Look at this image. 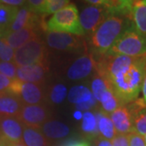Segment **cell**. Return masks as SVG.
Listing matches in <instances>:
<instances>
[{"instance_id":"cell-24","label":"cell","mask_w":146,"mask_h":146,"mask_svg":"<svg viewBox=\"0 0 146 146\" xmlns=\"http://www.w3.org/2000/svg\"><path fill=\"white\" fill-rule=\"evenodd\" d=\"M94 98L92 92L85 86H75L68 94V100L73 104H80L89 102Z\"/></svg>"},{"instance_id":"cell-20","label":"cell","mask_w":146,"mask_h":146,"mask_svg":"<svg viewBox=\"0 0 146 146\" xmlns=\"http://www.w3.org/2000/svg\"><path fill=\"white\" fill-rule=\"evenodd\" d=\"M19 7L0 3V37L5 35L13 22Z\"/></svg>"},{"instance_id":"cell-41","label":"cell","mask_w":146,"mask_h":146,"mask_svg":"<svg viewBox=\"0 0 146 146\" xmlns=\"http://www.w3.org/2000/svg\"><path fill=\"white\" fill-rule=\"evenodd\" d=\"M74 117L76 119H80L82 118V115H81V112L80 110H77L75 114H74Z\"/></svg>"},{"instance_id":"cell-14","label":"cell","mask_w":146,"mask_h":146,"mask_svg":"<svg viewBox=\"0 0 146 146\" xmlns=\"http://www.w3.org/2000/svg\"><path fill=\"white\" fill-rule=\"evenodd\" d=\"M132 117L133 131L144 136L146 135V102L142 98L127 104Z\"/></svg>"},{"instance_id":"cell-28","label":"cell","mask_w":146,"mask_h":146,"mask_svg":"<svg viewBox=\"0 0 146 146\" xmlns=\"http://www.w3.org/2000/svg\"><path fill=\"white\" fill-rule=\"evenodd\" d=\"M15 50L9 46L1 37L0 39V61L2 62H13Z\"/></svg>"},{"instance_id":"cell-23","label":"cell","mask_w":146,"mask_h":146,"mask_svg":"<svg viewBox=\"0 0 146 146\" xmlns=\"http://www.w3.org/2000/svg\"><path fill=\"white\" fill-rule=\"evenodd\" d=\"M99 102L101 104V108H102L101 110L108 115L112 113L118 107L123 106L121 102L116 97V95L114 94V92L111 89H109L102 95Z\"/></svg>"},{"instance_id":"cell-42","label":"cell","mask_w":146,"mask_h":146,"mask_svg":"<svg viewBox=\"0 0 146 146\" xmlns=\"http://www.w3.org/2000/svg\"><path fill=\"white\" fill-rule=\"evenodd\" d=\"M7 141L0 136V146H7Z\"/></svg>"},{"instance_id":"cell-34","label":"cell","mask_w":146,"mask_h":146,"mask_svg":"<svg viewBox=\"0 0 146 146\" xmlns=\"http://www.w3.org/2000/svg\"><path fill=\"white\" fill-rule=\"evenodd\" d=\"M97 104V100L94 98H93L91 100H89V102H84V103H80V104L76 105V107L77 108L78 110L80 111H88L89 109H91L93 106H96Z\"/></svg>"},{"instance_id":"cell-40","label":"cell","mask_w":146,"mask_h":146,"mask_svg":"<svg viewBox=\"0 0 146 146\" xmlns=\"http://www.w3.org/2000/svg\"><path fill=\"white\" fill-rule=\"evenodd\" d=\"M7 146H26L25 144H24V142L21 141H18V142H7Z\"/></svg>"},{"instance_id":"cell-7","label":"cell","mask_w":146,"mask_h":146,"mask_svg":"<svg viewBox=\"0 0 146 146\" xmlns=\"http://www.w3.org/2000/svg\"><path fill=\"white\" fill-rule=\"evenodd\" d=\"M46 40L50 48L58 50H76L86 46L82 36L68 33L48 31L46 33Z\"/></svg>"},{"instance_id":"cell-39","label":"cell","mask_w":146,"mask_h":146,"mask_svg":"<svg viewBox=\"0 0 146 146\" xmlns=\"http://www.w3.org/2000/svg\"><path fill=\"white\" fill-rule=\"evenodd\" d=\"M85 1L94 6H102L104 3V0H85Z\"/></svg>"},{"instance_id":"cell-4","label":"cell","mask_w":146,"mask_h":146,"mask_svg":"<svg viewBox=\"0 0 146 146\" xmlns=\"http://www.w3.org/2000/svg\"><path fill=\"white\" fill-rule=\"evenodd\" d=\"M106 54L131 57L146 55V37L140 34L131 25L119 37Z\"/></svg>"},{"instance_id":"cell-35","label":"cell","mask_w":146,"mask_h":146,"mask_svg":"<svg viewBox=\"0 0 146 146\" xmlns=\"http://www.w3.org/2000/svg\"><path fill=\"white\" fill-rule=\"evenodd\" d=\"M59 146H91L90 143L85 140H71Z\"/></svg>"},{"instance_id":"cell-30","label":"cell","mask_w":146,"mask_h":146,"mask_svg":"<svg viewBox=\"0 0 146 146\" xmlns=\"http://www.w3.org/2000/svg\"><path fill=\"white\" fill-rule=\"evenodd\" d=\"M127 138L129 146H146L144 136H141L134 131L127 134Z\"/></svg>"},{"instance_id":"cell-11","label":"cell","mask_w":146,"mask_h":146,"mask_svg":"<svg viewBox=\"0 0 146 146\" xmlns=\"http://www.w3.org/2000/svg\"><path fill=\"white\" fill-rule=\"evenodd\" d=\"M96 60L93 54H85L78 58L68 70V77L72 80H82L95 69Z\"/></svg>"},{"instance_id":"cell-25","label":"cell","mask_w":146,"mask_h":146,"mask_svg":"<svg viewBox=\"0 0 146 146\" xmlns=\"http://www.w3.org/2000/svg\"><path fill=\"white\" fill-rule=\"evenodd\" d=\"M91 89H92V94L94 98L97 100V102H99L102 95L106 91H107L111 88L109 83L104 78H102V76H100L99 75L96 73L91 82Z\"/></svg>"},{"instance_id":"cell-37","label":"cell","mask_w":146,"mask_h":146,"mask_svg":"<svg viewBox=\"0 0 146 146\" xmlns=\"http://www.w3.org/2000/svg\"><path fill=\"white\" fill-rule=\"evenodd\" d=\"M95 146H113L111 141H109L107 139H105L102 136L96 137L95 140Z\"/></svg>"},{"instance_id":"cell-38","label":"cell","mask_w":146,"mask_h":146,"mask_svg":"<svg viewBox=\"0 0 146 146\" xmlns=\"http://www.w3.org/2000/svg\"><path fill=\"white\" fill-rule=\"evenodd\" d=\"M141 91L143 94V98L142 99L145 101V102H146V72L144 77V80L142 83V87H141Z\"/></svg>"},{"instance_id":"cell-1","label":"cell","mask_w":146,"mask_h":146,"mask_svg":"<svg viewBox=\"0 0 146 146\" xmlns=\"http://www.w3.org/2000/svg\"><path fill=\"white\" fill-rule=\"evenodd\" d=\"M95 71L109 83L123 105L138 98L146 72V55L105 54L96 58Z\"/></svg>"},{"instance_id":"cell-9","label":"cell","mask_w":146,"mask_h":146,"mask_svg":"<svg viewBox=\"0 0 146 146\" xmlns=\"http://www.w3.org/2000/svg\"><path fill=\"white\" fill-rule=\"evenodd\" d=\"M17 119L24 126L40 128L49 119V112L44 106L24 105Z\"/></svg>"},{"instance_id":"cell-19","label":"cell","mask_w":146,"mask_h":146,"mask_svg":"<svg viewBox=\"0 0 146 146\" xmlns=\"http://www.w3.org/2000/svg\"><path fill=\"white\" fill-rule=\"evenodd\" d=\"M42 132L50 139H59L67 136L70 130L67 125L58 121H46L42 126Z\"/></svg>"},{"instance_id":"cell-31","label":"cell","mask_w":146,"mask_h":146,"mask_svg":"<svg viewBox=\"0 0 146 146\" xmlns=\"http://www.w3.org/2000/svg\"><path fill=\"white\" fill-rule=\"evenodd\" d=\"M12 81L13 80H11L0 73V94L9 93Z\"/></svg>"},{"instance_id":"cell-6","label":"cell","mask_w":146,"mask_h":146,"mask_svg":"<svg viewBox=\"0 0 146 146\" xmlns=\"http://www.w3.org/2000/svg\"><path fill=\"white\" fill-rule=\"evenodd\" d=\"M10 94L17 96L24 105H39L44 100V93L39 84L14 80Z\"/></svg>"},{"instance_id":"cell-3","label":"cell","mask_w":146,"mask_h":146,"mask_svg":"<svg viewBox=\"0 0 146 146\" xmlns=\"http://www.w3.org/2000/svg\"><path fill=\"white\" fill-rule=\"evenodd\" d=\"M46 31L68 33L77 36L84 35L80 24L76 6L71 3L55 12L46 23Z\"/></svg>"},{"instance_id":"cell-5","label":"cell","mask_w":146,"mask_h":146,"mask_svg":"<svg viewBox=\"0 0 146 146\" xmlns=\"http://www.w3.org/2000/svg\"><path fill=\"white\" fill-rule=\"evenodd\" d=\"M45 42L36 36L15 50L13 63L17 68L29 66L46 60Z\"/></svg>"},{"instance_id":"cell-36","label":"cell","mask_w":146,"mask_h":146,"mask_svg":"<svg viewBox=\"0 0 146 146\" xmlns=\"http://www.w3.org/2000/svg\"><path fill=\"white\" fill-rule=\"evenodd\" d=\"M26 0H0V3L5 4L7 6H11V7H19L25 4Z\"/></svg>"},{"instance_id":"cell-43","label":"cell","mask_w":146,"mask_h":146,"mask_svg":"<svg viewBox=\"0 0 146 146\" xmlns=\"http://www.w3.org/2000/svg\"><path fill=\"white\" fill-rule=\"evenodd\" d=\"M144 140H145V142L146 144V135L145 136H144Z\"/></svg>"},{"instance_id":"cell-45","label":"cell","mask_w":146,"mask_h":146,"mask_svg":"<svg viewBox=\"0 0 146 146\" xmlns=\"http://www.w3.org/2000/svg\"><path fill=\"white\" fill-rule=\"evenodd\" d=\"M132 1H133V0H132Z\"/></svg>"},{"instance_id":"cell-17","label":"cell","mask_w":146,"mask_h":146,"mask_svg":"<svg viewBox=\"0 0 146 146\" xmlns=\"http://www.w3.org/2000/svg\"><path fill=\"white\" fill-rule=\"evenodd\" d=\"M131 21L136 31L146 37V0H133Z\"/></svg>"},{"instance_id":"cell-44","label":"cell","mask_w":146,"mask_h":146,"mask_svg":"<svg viewBox=\"0 0 146 146\" xmlns=\"http://www.w3.org/2000/svg\"><path fill=\"white\" fill-rule=\"evenodd\" d=\"M0 39H1V37H0Z\"/></svg>"},{"instance_id":"cell-22","label":"cell","mask_w":146,"mask_h":146,"mask_svg":"<svg viewBox=\"0 0 146 146\" xmlns=\"http://www.w3.org/2000/svg\"><path fill=\"white\" fill-rule=\"evenodd\" d=\"M81 129L83 132L89 138L98 137L99 131L98 128V122L95 114L90 111L84 112L82 115Z\"/></svg>"},{"instance_id":"cell-12","label":"cell","mask_w":146,"mask_h":146,"mask_svg":"<svg viewBox=\"0 0 146 146\" xmlns=\"http://www.w3.org/2000/svg\"><path fill=\"white\" fill-rule=\"evenodd\" d=\"M24 125L15 117L0 118V136L7 142L22 141Z\"/></svg>"},{"instance_id":"cell-8","label":"cell","mask_w":146,"mask_h":146,"mask_svg":"<svg viewBox=\"0 0 146 146\" xmlns=\"http://www.w3.org/2000/svg\"><path fill=\"white\" fill-rule=\"evenodd\" d=\"M110 16L103 6H89L81 11L79 20L84 34H92L100 25Z\"/></svg>"},{"instance_id":"cell-29","label":"cell","mask_w":146,"mask_h":146,"mask_svg":"<svg viewBox=\"0 0 146 146\" xmlns=\"http://www.w3.org/2000/svg\"><path fill=\"white\" fill-rule=\"evenodd\" d=\"M16 70L17 67L13 62L0 61V73L11 80H16Z\"/></svg>"},{"instance_id":"cell-33","label":"cell","mask_w":146,"mask_h":146,"mask_svg":"<svg viewBox=\"0 0 146 146\" xmlns=\"http://www.w3.org/2000/svg\"><path fill=\"white\" fill-rule=\"evenodd\" d=\"M28 7L33 11L39 14V11L45 3V0H26Z\"/></svg>"},{"instance_id":"cell-13","label":"cell","mask_w":146,"mask_h":146,"mask_svg":"<svg viewBox=\"0 0 146 146\" xmlns=\"http://www.w3.org/2000/svg\"><path fill=\"white\" fill-rule=\"evenodd\" d=\"M117 134L127 135L133 131L132 117L127 105H123L110 114Z\"/></svg>"},{"instance_id":"cell-32","label":"cell","mask_w":146,"mask_h":146,"mask_svg":"<svg viewBox=\"0 0 146 146\" xmlns=\"http://www.w3.org/2000/svg\"><path fill=\"white\" fill-rule=\"evenodd\" d=\"M113 146H129L127 135L116 134V136L111 140Z\"/></svg>"},{"instance_id":"cell-2","label":"cell","mask_w":146,"mask_h":146,"mask_svg":"<svg viewBox=\"0 0 146 146\" xmlns=\"http://www.w3.org/2000/svg\"><path fill=\"white\" fill-rule=\"evenodd\" d=\"M132 25L130 17L110 15L90 35V45L98 56L108 52L115 42Z\"/></svg>"},{"instance_id":"cell-21","label":"cell","mask_w":146,"mask_h":146,"mask_svg":"<svg viewBox=\"0 0 146 146\" xmlns=\"http://www.w3.org/2000/svg\"><path fill=\"white\" fill-rule=\"evenodd\" d=\"M22 141L26 146H47L44 135L34 127H24Z\"/></svg>"},{"instance_id":"cell-16","label":"cell","mask_w":146,"mask_h":146,"mask_svg":"<svg viewBox=\"0 0 146 146\" xmlns=\"http://www.w3.org/2000/svg\"><path fill=\"white\" fill-rule=\"evenodd\" d=\"M21 100L14 94H0V118L15 117L18 118L23 107Z\"/></svg>"},{"instance_id":"cell-27","label":"cell","mask_w":146,"mask_h":146,"mask_svg":"<svg viewBox=\"0 0 146 146\" xmlns=\"http://www.w3.org/2000/svg\"><path fill=\"white\" fill-rule=\"evenodd\" d=\"M67 95V89L62 84H58L53 86L50 93V98L53 103L58 104L63 102Z\"/></svg>"},{"instance_id":"cell-18","label":"cell","mask_w":146,"mask_h":146,"mask_svg":"<svg viewBox=\"0 0 146 146\" xmlns=\"http://www.w3.org/2000/svg\"><path fill=\"white\" fill-rule=\"evenodd\" d=\"M95 116L98 122V128L102 137L111 141L116 136L114 124L110 118V115L100 109L95 112Z\"/></svg>"},{"instance_id":"cell-15","label":"cell","mask_w":146,"mask_h":146,"mask_svg":"<svg viewBox=\"0 0 146 146\" xmlns=\"http://www.w3.org/2000/svg\"><path fill=\"white\" fill-rule=\"evenodd\" d=\"M38 28L35 27H27L20 30L7 33L2 38L9 46L16 50L32 39L38 36Z\"/></svg>"},{"instance_id":"cell-10","label":"cell","mask_w":146,"mask_h":146,"mask_svg":"<svg viewBox=\"0 0 146 146\" xmlns=\"http://www.w3.org/2000/svg\"><path fill=\"white\" fill-rule=\"evenodd\" d=\"M47 72L48 64L46 60H45L29 66L17 68L16 80L23 82L40 84L45 80Z\"/></svg>"},{"instance_id":"cell-26","label":"cell","mask_w":146,"mask_h":146,"mask_svg":"<svg viewBox=\"0 0 146 146\" xmlns=\"http://www.w3.org/2000/svg\"><path fill=\"white\" fill-rule=\"evenodd\" d=\"M70 3V0H45V3L39 11V14H54L58 11L63 9Z\"/></svg>"}]
</instances>
